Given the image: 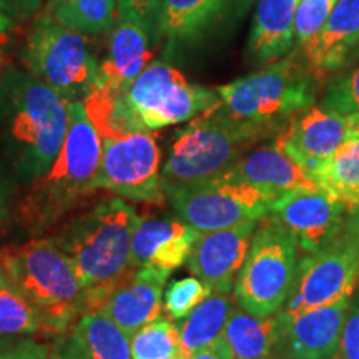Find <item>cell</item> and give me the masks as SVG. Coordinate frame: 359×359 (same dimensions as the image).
Wrapping results in <instances>:
<instances>
[{
	"label": "cell",
	"instance_id": "cell-21",
	"mask_svg": "<svg viewBox=\"0 0 359 359\" xmlns=\"http://www.w3.org/2000/svg\"><path fill=\"white\" fill-rule=\"evenodd\" d=\"M358 43L359 0H338L325 29L302 53L314 77H331L344 69Z\"/></svg>",
	"mask_w": 359,
	"mask_h": 359
},
{
	"label": "cell",
	"instance_id": "cell-34",
	"mask_svg": "<svg viewBox=\"0 0 359 359\" xmlns=\"http://www.w3.org/2000/svg\"><path fill=\"white\" fill-rule=\"evenodd\" d=\"M213 291L196 276L173 281L165 291L163 309L172 320H185Z\"/></svg>",
	"mask_w": 359,
	"mask_h": 359
},
{
	"label": "cell",
	"instance_id": "cell-1",
	"mask_svg": "<svg viewBox=\"0 0 359 359\" xmlns=\"http://www.w3.org/2000/svg\"><path fill=\"white\" fill-rule=\"evenodd\" d=\"M102 151V138L90 123L82 102H70L64 147L52 167L34 180L20 198L17 223L29 235H40L98 190Z\"/></svg>",
	"mask_w": 359,
	"mask_h": 359
},
{
	"label": "cell",
	"instance_id": "cell-3",
	"mask_svg": "<svg viewBox=\"0 0 359 359\" xmlns=\"http://www.w3.org/2000/svg\"><path fill=\"white\" fill-rule=\"evenodd\" d=\"M0 98L13 175L32 183L52 167L64 147L70 102L30 74L19 72L7 75Z\"/></svg>",
	"mask_w": 359,
	"mask_h": 359
},
{
	"label": "cell",
	"instance_id": "cell-12",
	"mask_svg": "<svg viewBox=\"0 0 359 359\" xmlns=\"http://www.w3.org/2000/svg\"><path fill=\"white\" fill-rule=\"evenodd\" d=\"M102 145L98 190L103 188L122 198L143 203H163L161 155L150 130L118 140H102Z\"/></svg>",
	"mask_w": 359,
	"mask_h": 359
},
{
	"label": "cell",
	"instance_id": "cell-30",
	"mask_svg": "<svg viewBox=\"0 0 359 359\" xmlns=\"http://www.w3.org/2000/svg\"><path fill=\"white\" fill-rule=\"evenodd\" d=\"M40 331L52 333L45 314L7 280L0 268V334L29 336Z\"/></svg>",
	"mask_w": 359,
	"mask_h": 359
},
{
	"label": "cell",
	"instance_id": "cell-16",
	"mask_svg": "<svg viewBox=\"0 0 359 359\" xmlns=\"http://www.w3.org/2000/svg\"><path fill=\"white\" fill-rule=\"evenodd\" d=\"M258 223H245L212 233H198L187 268L212 291L231 293L251 246Z\"/></svg>",
	"mask_w": 359,
	"mask_h": 359
},
{
	"label": "cell",
	"instance_id": "cell-26",
	"mask_svg": "<svg viewBox=\"0 0 359 359\" xmlns=\"http://www.w3.org/2000/svg\"><path fill=\"white\" fill-rule=\"evenodd\" d=\"M67 338L79 359H133L130 336L100 311L83 313Z\"/></svg>",
	"mask_w": 359,
	"mask_h": 359
},
{
	"label": "cell",
	"instance_id": "cell-23",
	"mask_svg": "<svg viewBox=\"0 0 359 359\" xmlns=\"http://www.w3.org/2000/svg\"><path fill=\"white\" fill-rule=\"evenodd\" d=\"M299 0H258L248 52L258 64H275L294 47V15Z\"/></svg>",
	"mask_w": 359,
	"mask_h": 359
},
{
	"label": "cell",
	"instance_id": "cell-40",
	"mask_svg": "<svg viewBox=\"0 0 359 359\" xmlns=\"http://www.w3.org/2000/svg\"><path fill=\"white\" fill-rule=\"evenodd\" d=\"M48 359H79V356L72 349L69 338H60L53 343V346H50Z\"/></svg>",
	"mask_w": 359,
	"mask_h": 359
},
{
	"label": "cell",
	"instance_id": "cell-24",
	"mask_svg": "<svg viewBox=\"0 0 359 359\" xmlns=\"http://www.w3.org/2000/svg\"><path fill=\"white\" fill-rule=\"evenodd\" d=\"M285 330L281 313L271 316H255L235 304L224 327L236 359H275Z\"/></svg>",
	"mask_w": 359,
	"mask_h": 359
},
{
	"label": "cell",
	"instance_id": "cell-5",
	"mask_svg": "<svg viewBox=\"0 0 359 359\" xmlns=\"http://www.w3.org/2000/svg\"><path fill=\"white\" fill-rule=\"evenodd\" d=\"M0 268L7 280L47 318L52 333H64L85 309L83 288L69 257L52 238H32L0 248Z\"/></svg>",
	"mask_w": 359,
	"mask_h": 359
},
{
	"label": "cell",
	"instance_id": "cell-9",
	"mask_svg": "<svg viewBox=\"0 0 359 359\" xmlns=\"http://www.w3.org/2000/svg\"><path fill=\"white\" fill-rule=\"evenodd\" d=\"M359 278V236L339 233L325 248L299 259L293 288L281 309L293 318L353 293Z\"/></svg>",
	"mask_w": 359,
	"mask_h": 359
},
{
	"label": "cell",
	"instance_id": "cell-43",
	"mask_svg": "<svg viewBox=\"0 0 359 359\" xmlns=\"http://www.w3.org/2000/svg\"><path fill=\"white\" fill-rule=\"evenodd\" d=\"M349 137H359V111L348 115Z\"/></svg>",
	"mask_w": 359,
	"mask_h": 359
},
{
	"label": "cell",
	"instance_id": "cell-18",
	"mask_svg": "<svg viewBox=\"0 0 359 359\" xmlns=\"http://www.w3.org/2000/svg\"><path fill=\"white\" fill-rule=\"evenodd\" d=\"M251 0H165L156 37L170 47H195L240 15Z\"/></svg>",
	"mask_w": 359,
	"mask_h": 359
},
{
	"label": "cell",
	"instance_id": "cell-37",
	"mask_svg": "<svg viewBox=\"0 0 359 359\" xmlns=\"http://www.w3.org/2000/svg\"><path fill=\"white\" fill-rule=\"evenodd\" d=\"M50 348L22 338L15 346L0 353V359H48Z\"/></svg>",
	"mask_w": 359,
	"mask_h": 359
},
{
	"label": "cell",
	"instance_id": "cell-19",
	"mask_svg": "<svg viewBox=\"0 0 359 359\" xmlns=\"http://www.w3.org/2000/svg\"><path fill=\"white\" fill-rule=\"evenodd\" d=\"M224 175L248 183L275 201L294 191H320L311 175L276 142L245 154Z\"/></svg>",
	"mask_w": 359,
	"mask_h": 359
},
{
	"label": "cell",
	"instance_id": "cell-38",
	"mask_svg": "<svg viewBox=\"0 0 359 359\" xmlns=\"http://www.w3.org/2000/svg\"><path fill=\"white\" fill-rule=\"evenodd\" d=\"M13 193V182L6 170L0 167V238L6 231L11 217V198Z\"/></svg>",
	"mask_w": 359,
	"mask_h": 359
},
{
	"label": "cell",
	"instance_id": "cell-31",
	"mask_svg": "<svg viewBox=\"0 0 359 359\" xmlns=\"http://www.w3.org/2000/svg\"><path fill=\"white\" fill-rule=\"evenodd\" d=\"M130 343L133 359H165L183 354L180 330L163 318L140 327Z\"/></svg>",
	"mask_w": 359,
	"mask_h": 359
},
{
	"label": "cell",
	"instance_id": "cell-27",
	"mask_svg": "<svg viewBox=\"0 0 359 359\" xmlns=\"http://www.w3.org/2000/svg\"><path fill=\"white\" fill-rule=\"evenodd\" d=\"M235 304V296L231 293L213 291L193 309L178 327L183 354L190 356L222 336Z\"/></svg>",
	"mask_w": 359,
	"mask_h": 359
},
{
	"label": "cell",
	"instance_id": "cell-28",
	"mask_svg": "<svg viewBox=\"0 0 359 359\" xmlns=\"http://www.w3.org/2000/svg\"><path fill=\"white\" fill-rule=\"evenodd\" d=\"M321 191L354 210L359 206V137H349L333 158L313 175Z\"/></svg>",
	"mask_w": 359,
	"mask_h": 359
},
{
	"label": "cell",
	"instance_id": "cell-11",
	"mask_svg": "<svg viewBox=\"0 0 359 359\" xmlns=\"http://www.w3.org/2000/svg\"><path fill=\"white\" fill-rule=\"evenodd\" d=\"M128 100L148 130L191 122L219 102L215 90L188 82L175 67L151 62L128 90Z\"/></svg>",
	"mask_w": 359,
	"mask_h": 359
},
{
	"label": "cell",
	"instance_id": "cell-6",
	"mask_svg": "<svg viewBox=\"0 0 359 359\" xmlns=\"http://www.w3.org/2000/svg\"><path fill=\"white\" fill-rule=\"evenodd\" d=\"M255 143L258 142L223 118L215 107L206 110L175 135L161 168L165 195L191 190L222 177Z\"/></svg>",
	"mask_w": 359,
	"mask_h": 359
},
{
	"label": "cell",
	"instance_id": "cell-35",
	"mask_svg": "<svg viewBox=\"0 0 359 359\" xmlns=\"http://www.w3.org/2000/svg\"><path fill=\"white\" fill-rule=\"evenodd\" d=\"M165 0H116L118 17L137 20L150 37H156L161 7Z\"/></svg>",
	"mask_w": 359,
	"mask_h": 359
},
{
	"label": "cell",
	"instance_id": "cell-39",
	"mask_svg": "<svg viewBox=\"0 0 359 359\" xmlns=\"http://www.w3.org/2000/svg\"><path fill=\"white\" fill-rule=\"evenodd\" d=\"M188 359H236V358L230 346V343H228V339L224 338V334H222L215 341H212L208 346L201 348L198 351L190 354Z\"/></svg>",
	"mask_w": 359,
	"mask_h": 359
},
{
	"label": "cell",
	"instance_id": "cell-20",
	"mask_svg": "<svg viewBox=\"0 0 359 359\" xmlns=\"http://www.w3.org/2000/svg\"><path fill=\"white\" fill-rule=\"evenodd\" d=\"M198 233L182 218H148L133 233L130 268L172 273L187 263Z\"/></svg>",
	"mask_w": 359,
	"mask_h": 359
},
{
	"label": "cell",
	"instance_id": "cell-17",
	"mask_svg": "<svg viewBox=\"0 0 359 359\" xmlns=\"http://www.w3.org/2000/svg\"><path fill=\"white\" fill-rule=\"evenodd\" d=\"M351 294L327 306L283 318L285 330L275 359H333L339 356L341 334ZM283 316V314H281Z\"/></svg>",
	"mask_w": 359,
	"mask_h": 359
},
{
	"label": "cell",
	"instance_id": "cell-47",
	"mask_svg": "<svg viewBox=\"0 0 359 359\" xmlns=\"http://www.w3.org/2000/svg\"><path fill=\"white\" fill-rule=\"evenodd\" d=\"M2 7H6V2H4V0H0V8Z\"/></svg>",
	"mask_w": 359,
	"mask_h": 359
},
{
	"label": "cell",
	"instance_id": "cell-44",
	"mask_svg": "<svg viewBox=\"0 0 359 359\" xmlns=\"http://www.w3.org/2000/svg\"><path fill=\"white\" fill-rule=\"evenodd\" d=\"M22 339V336H2L0 334V353L6 351V349L15 346L17 343Z\"/></svg>",
	"mask_w": 359,
	"mask_h": 359
},
{
	"label": "cell",
	"instance_id": "cell-25",
	"mask_svg": "<svg viewBox=\"0 0 359 359\" xmlns=\"http://www.w3.org/2000/svg\"><path fill=\"white\" fill-rule=\"evenodd\" d=\"M90 123L102 140H118L148 130L128 100V92L111 85L95 83L82 100Z\"/></svg>",
	"mask_w": 359,
	"mask_h": 359
},
{
	"label": "cell",
	"instance_id": "cell-4",
	"mask_svg": "<svg viewBox=\"0 0 359 359\" xmlns=\"http://www.w3.org/2000/svg\"><path fill=\"white\" fill-rule=\"evenodd\" d=\"M142 218L120 198H107L70 219L52 240L69 257L85 290H95L130 269L133 233Z\"/></svg>",
	"mask_w": 359,
	"mask_h": 359
},
{
	"label": "cell",
	"instance_id": "cell-41",
	"mask_svg": "<svg viewBox=\"0 0 359 359\" xmlns=\"http://www.w3.org/2000/svg\"><path fill=\"white\" fill-rule=\"evenodd\" d=\"M4 2H6V0H4ZM39 2L40 0H8V4H11L17 12H20L22 15H32V13L37 11Z\"/></svg>",
	"mask_w": 359,
	"mask_h": 359
},
{
	"label": "cell",
	"instance_id": "cell-42",
	"mask_svg": "<svg viewBox=\"0 0 359 359\" xmlns=\"http://www.w3.org/2000/svg\"><path fill=\"white\" fill-rule=\"evenodd\" d=\"M12 27H13V22L8 19L6 13L0 12V43L7 42V34L11 32Z\"/></svg>",
	"mask_w": 359,
	"mask_h": 359
},
{
	"label": "cell",
	"instance_id": "cell-32",
	"mask_svg": "<svg viewBox=\"0 0 359 359\" xmlns=\"http://www.w3.org/2000/svg\"><path fill=\"white\" fill-rule=\"evenodd\" d=\"M338 0H299L294 15V45L299 52L306 50L321 30Z\"/></svg>",
	"mask_w": 359,
	"mask_h": 359
},
{
	"label": "cell",
	"instance_id": "cell-14",
	"mask_svg": "<svg viewBox=\"0 0 359 359\" xmlns=\"http://www.w3.org/2000/svg\"><path fill=\"white\" fill-rule=\"evenodd\" d=\"M346 206L325 191H294L273 201L269 217L288 230L306 255L316 253L343 230Z\"/></svg>",
	"mask_w": 359,
	"mask_h": 359
},
{
	"label": "cell",
	"instance_id": "cell-33",
	"mask_svg": "<svg viewBox=\"0 0 359 359\" xmlns=\"http://www.w3.org/2000/svg\"><path fill=\"white\" fill-rule=\"evenodd\" d=\"M321 107L341 115L359 111V64L353 69L341 70L326 83Z\"/></svg>",
	"mask_w": 359,
	"mask_h": 359
},
{
	"label": "cell",
	"instance_id": "cell-45",
	"mask_svg": "<svg viewBox=\"0 0 359 359\" xmlns=\"http://www.w3.org/2000/svg\"><path fill=\"white\" fill-rule=\"evenodd\" d=\"M7 60H6V55H4L2 52H0V97H2V90H4V85H6V80H7Z\"/></svg>",
	"mask_w": 359,
	"mask_h": 359
},
{
	"label": "cell",
	"instance_id": "cell-7",
	"mask_svg": "<svg viewBox=\"0 0 359 359\" xmlns=\"http://www.w3.org/2000/svg\"><path fill=\"white\" fill-rule=\"evenodd\" d=\"M294 236L273 217L258 223L233 296L238 306L255 316L280 313L293 288L299 264Z\"/></svg>",
	"mask_w": 359,
	"mask_h": 359
},
{
	"label": "cell",
	"instance_id": "cell-48",
	"mask_svg": "<svg viewBox=\"0 0 359 359\" xmlns=\"http://www.w3.org/2000/svg\"><path fill=\"white\" fill-rule=\"evenodd\" d=\"M333 359H343L341 356H336V358H333Z\"/></svg>",
	"mask_w": 359,
	"mask_h": 359
},
{
	"label": "cell",
	"instance_id": "cell-29",
	"mask_svg": "<svg viewBox=\"0 0 359 359\" xmlns=\"http://www.w3.org/2000/svg\"><path fill=\"white\" fill-rule=\"evenodd\" d=\"M45 13L85 37L111 32L118 19L116 0H50Z\"/></svg>",
	"mask_w": 359,
	"mask_h": 359
},
{
	"label": "cell",
	"instance_id": "cell-13",
	"mask_svg": "<svg viewBox=\"0 0 359 359\" xmlns=\"http://www.w3.org/2000/svg\"><path fill=\"white\" fill-rule=\"evenodd\" d=\"M168 276L170 273L154 268H130L111 285L88 290L83 313H103L132 338L140 327L160 318Z\"/></svg>",
	"mask_w": 359,
	"mask_h": 359
},
{
	"label": "cell",
	"instance_id": "cell-8",
	"mask_svg": "<svg viewBox=\"0 0 359 359\" xmlns=\"http://www.w3.org/2000/svg\"><path fill=\"white\" fill-rule=\"evenodd\" d=\"M22 62L29 74L69 102H82L95 87L98 64L87 37L40 15L27 37Z\"/></svg>",
	"mask_w": 359,
	"mask_h": 359
},
{
	"label": "cell",
	"instance_id": "cell-2",
	"mask_svg": "<svg viewBox=\"0 0 359 359\" xmlns=\"http://www.w3.org/2000/svg\"><path fill=\"white\" fill-rule=\"evenodd\" d=\"M316 77L294 55L215 88L223 118L257 142L278 137L316 100Z\"/></svg>",
	"mask_w": 359,
	"mask_h": 359
},
{
	"label": "cell",
	"instance_id": "cell-36",
	"mask_svg": "<svg viewBox=\"0 0 359 359\" xmlns=\"http://www.w3.org/2000/svg\"><path fill=\"white\" fill-rule=\"evenodd\" d=\"M339 356L343 359H359V308H354L344 321Z\"/></svg>",
	"mask_w": 359,
	"mask_h": 359
},
{
	"label": "cell",
	"instance_id": "cell-46",
	"mask_svg": "<svg viewBox=\"0 0 359 359\" xmlns=\"http://www.w3.org/2000/svg\"><path fill=\"white\" fill-rule=\"evenodd\" d=\"M165 359H188L185 354H178V356H172V358H165Z\"/></svg>",
	"mask_w": 359,
	"mask_h": 359
},
{
	"label": "cell",
	"instance_id": "cell-22",
	"mask_svg": "<svg viewBox=\"0 0 359 359\" xmlns=\"http://www.w3.org/2000/svg\"><path fill=\"white\" fill-rule=\"evenodd\" d=\"M150 35L137 20L130 17L116 19L109 53L98 64L97 83L128 92L138 75L150 65Z\"/></svg>",
	"mask_w": 359,
	"mask_h": 359
},
{
	"label": "cell",
	"instance_id": "cell-10",
	"mask_svg": "<svg viewBox=\"0 0 359 359\" xmlns=\"http://www.w3.org/2000/svg\"><path fill=\"white\" fill-rule=\"evenodd\" d=\"M175 212L196 233H212L268 217L273 198L226 175L168 196Z\"/></svg>",
	"mask_w": 359,
	"mask_h": 359
},
{
	"label": "cell",
	"instance_id": "cell-15",
	"mask_svg": "<svg viewBox=\"0 0 359 359\" xmlns=\"http://www.w3.org/2000/svg\"><path fill=\"white\" fill-rule=\"evenodd\" d=\"M349 138L348 116L313 105L296 115L275 142L306 172L316 173Z\"/></svg>",
	"mask_w": 359,
	"mask_h": 359
}]
</instances>
